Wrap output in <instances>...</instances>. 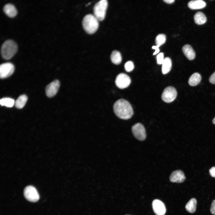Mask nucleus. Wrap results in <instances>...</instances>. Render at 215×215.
<instances>
[{"instance_id": "f257e3e1", "label": "nucleus", "mask_w": 215, "mask_h": 215, "mask_svg": "<svg viewBox=\"0 0 215 215\" xmlns=\"http://www.w3.org/2000/svg\"><path fill=\"white\" fill-rule=\"evenodd\" d=\"M114 113L119 118L128 119L131 118L133 112L132 107L127 101L120 99L116 101L113 106Z\"/></svg>"}, {"instance_id": "f03ea898", "label": "nucleus", "mask_w": 215, "mask_h": 215, "mask_svg": "<svg viewBox=\"0 0 215 215\" xmlns=\"http://www.w3.org/2000/svg\"><path fill=\"white\" fill-rule=\"evenodd\" d=\"M99 21L93 15H87L84 17L82 21V25L84 30L88 34H91L94 33L98 28Z\"/></svg>"}, {"instance_id": "7ed1b4c3", "label": "nucleus", "mask_w": 215, "mask_h": 215, "mask_svg": "<svg viewBox=\"0 0 215 215\" xmlns=\"http://www.w3.org/2000/svg\"><path fill=\"white\" fill-rule=\"evenodd\" d=\"M17 45L16 43L12 40H7L2 44L1 53L2 57L8 60L12 58L17 50Z\"/></svg>"}, {"instance_id": "20e7f679", "label": "nucleus", "mask_w": 215, "mask_h": 215, "mask_svg": "<svg viewBox=\"0 0 215 215\" xmlns=\"http://www.w3.org/2000/svg\"><path fill=\"white\" fill-rule=\"evenodd\" d=\"M108 6V2L106 0L100 1L94 5L93 15L99 21H102L104 19Z\"/></svg>"}, {"instance_id": "39448f33", "label": "nucleus", "mask_w": 215, "mask_h": 215, "mask_svg": "<svg viewBox=\"0 0 215 215\" xmlns=\"http://www.w3.org/2000/svg\"><path fill=\"white\" fill-rule=\"evenodd\" d=\"M24 194L26 199L32 202H36L39 199V196L37 190L32 186L26 187L24 190Z\"/></svg>"}, {"instance_id": "423d86ee", "label": "nucleus", "mask_w": 215, "mask_h": 215, "mask_svg": "<svg viewBox=\"0 0 215 215\" xmlns=\"http://www.w3.org/2000/svg\"><path fill=\"white\" fill-rule=\"evenodd\" d=\"M177 95V92L176 89L173 87L168 86L164 89L161 97L164 102L170 103L175 99Z\"/></svg>"}, {"instance_id": "0eeeda50", "label": "nucleus", "mask_w": 215, "mask_h": 215, "mask_svg": "<svg viewBox=\"0 0 215 215\" xmlns=\"http://www.w3.org/2000/svg\"><path fill=\"white\" fill-rule=\"evenodd\" d=\"M131 130L134 136L140 141L144 140L146 137L145 128L140 123H136L132 127Z\"/></svg>"}, {"instance_id": "6e6552de", "label": "nucleus", "mask_w": 215, "mask_h": 215, "mask_svg": "<svg viewBox=\"0 0 215 215\" xmlns=\"http://www.w3.org/2000/svg\"><path fill=\"white\" fill-rule=\"evenodd\" d=\"M115 83L117 87L122 89L127 87L131 83V79L128 75L121 73L116 77Z\"/></svg>"}, {"instance_id": "1a4fd4ad", "label": "nucleus", "mask_w": 215, "mask_h": 215, "mask_svg": "<svg viewBox=\"0 0 215 215\" xmlns=\"http://www.w3.org/2000/svg\"><path fill=\"white\" fill-rule=\"evenodd\" d=\"M15 70L14 65L10 62L1 64L0 66V77L1 79L7 78L11 76Z\"/></svg>"}, {"instance_id": "9d476101", "label": "nucleus", "mask_w": 215, "mask_h": 215, "mask_svg": "<svg viewBox=\"0 0 215 215\" xmlns=\"http://www.w3.org/2000/svg\"><path fill=\"white\" fill-rule=\"evenodd\" d=\"M60 85L59 81L56 80L52 82L46 87V93L49 97H53L57 93Z\"/></svg>"}, {"instance_id": "9b49d317", "label": "nucleus", "mask_w": 215, "mask_h": 215, "mask_svg": "<svg viewBox=\"0 0 215 215\" xmlns=\"http://www.w3.org/2000/svg\"><path fill=\"white\" fill-rule=\"evenodd\" d=\"M153 209L156 215H164L166 209L164 203L158 199L154 200L152 203Z\"/></svg>"}, {"instance_id": "f8f14e48", "label": "nucleus", "mask_w": 215, "mask_h": 215, "mask_svg": "<svg viewBox=\"0 0 215 215\" xmlns=\"http://www.w3.org/2000/svg\"><path fill=\"white\" fill-rule=\"evenodd\" d=\"M170 180L173 182L180 183L183 182L185 179L183 172L180 170L173 171L170 176Z\"/></svg>"}, {"instance_id": "ddd939ff", "label": "nucleus", "mask_w": 215, "mask_h": 215, "mask_svg": "<svg viewBox=\"0 0 215 215\" xmlns=\"http://www.w3.org/2000/svg\"><path fill=\"white\" fill-rule=\"evenodd\" d=\"M182 51L185 56L190 60L194 59L195 57V53L192 47L189 44H186L182 48Z\"/></svg>"}, {"instance_id": "4468645a", "label": "nucleus", "mask_w": 215, "mask_h": 215, "mask_svg": "<svg viewBox=\"0 0 215 215\" xmlns=\"http://www.w3.org/2000/svg\"><path fill=\"white\" fill-rule=\"evenodd\" d=\"M188 7L193 10L201 9L204 8L206 6L205 1L202 0H192L188 3Z\"/></svg>"}, {"instance_id": "2eb2a0df", "label": "nucleus", "mask_w": 215, "mask_h": 215, "mask_svg": "<svg viewBox=\"0 0 215 215\" xmlns=\"http://www.w3.org/2000/svg\"><path fill=\"white\" fill-rule=\"evenodd\" d=\"M3 10L7 16L10 17H15L17 14L16 8L14 5L10 3L6 4L4 5Z\"/></svg>"}, {"instance_id": "dca6fc26", "label": "nucleus", "mask_w": 215, "mask_h": 215, "mask_svg": "<svg viewBox=\"0 0 215 215\" xmlns=\"http://www.w3.org/2000/svg\"><path fill=\"white\" fill-rule=\"evenodd\" d=\"M172 64V61L170 58L167 57L164 59L162 64V72L163 74H166L170 71Z\"/></svg>"}, {"instance_id": "f3484780", "label": "nucleus", "mask_w": 215, "mask_h": 215, "mask_svg": "<svg viewBox=\"0 0 215 215\" xmlns=\"http://www.w3.org/2000/svg\"><path fill=\"white\" fill-rule=\"evenodd\" d=\"M195 23L198 25L205 23L207 21V18L205 14L201 12L196 13L194 16Z\"/></svg>"}, {"instance_id": "a211bd4d", "label": "nucleus", "mask_w": 215, "mask_h": 215, "mask_svg": "<svg viewBox=\"0 0 215 215\" xmlns=\"http://www.w3.org/2000/svg\"><path fill=\"white\" fill-rule=\"evenodd\" d=\"M201 75L198 73H193L189 78L188 80L189 85L192 86L198 85L201 80Z\"/></svg>"}, {"instance_id": "6ab92c4d", "label": "nucleus", "mask_w": 215, "mask_h": 215, "mask_svg": "<svg viewBox=\"0 0 215 215\" xmlns=\"http://www.w3.org/2000/svg\"><path fill=\"white\" fill-rule=\"evenodd\" d=\"M197 201L194 198L190 199L186 204L185 208L187 211L191 213H194L196 209Z\"/></svg>"}, {"instance_id": "aec40b11", "label": "nucleus", "mask_w": 215, "mask_h": 215, "mask_svg": "<svg viewBox=\"0 0 215 215\" xmlns=\"http://www.w3.org/2000/svg\"><path fill=\"white\" fill-rule=\"evenodd\" d=\"M110 59L114 64L116 65L120 64L122 61V57L120 53L117 50L113 51L110 55Z\"/></svg>"}, {"instance_id": "412c9836", "label": "nucleus", "mask_w": 215, "mask_h": 215, "mask_svg": "<svg viewBox=\"0 0 215 215\" xmlns=\"http://www.w3.org/2000/svg\"><path fill=\"white\" fill-rule=\"evenodd\" d=\"M27 100V97L25 95L19 97L15 102V105L18 109H21L25 105Z\"/></svg>"}, {"instance_id": "4be33fe9", "label": "nucleus", "mask_w": 215, "mask_h": 215, "mask_svg": "<svg viewBox=\"0 0 215 215\" xmlns=\"http://www.w3.org/2000/svg\"><path fill=\"white\" fill-rule=\"evenodd\" d=\"M15 103L14 100L10 98H3L0 100V103L1 106H5L8 107H12Z\"/></svg>"}, {"instance_id": "5701e85b", "label": "nucleus", "mask_w": 215, "mask_h": 215, "mask_svg": "<svg viewBox=\"0 0 215 215\" xmlns=\"http://www.w3.org/2000/svg\"><path fill=\"white\" fill-rule=\"evenodd\" d=\"M166 40L165 35L163 34H161L157 36L156 38V45L160 46L163 44L165 42Z\"/></svg>"}, {"instance_id": "b1692460", "label": "nucleus", "mask_w": 215, "mask_h": 215, "mask_svg": "<svg viewBox=\"0 0 215 215\" xmlns=\"http://www.w3.org/2000/svg\"><path fill=\"white\" fill-rule=\"evenodd\" d=\"M124 67L125 70L128 72L131 71L134 68V64L131 61L127 62L125 63Z\"/></svg>"}, {"instance_id": "393cba45", "label": "nucleus", "mask_w": 215, "mask_h": 215, "mask_svg": "<svg viewBox=\"0 0 215 215\" xmlns=\"http://www.w3.org/2000/svg\"><path fill=\"white\" fill-rule=\"evenodd\" d=\"M156 59L158 64H162L164 60L163 53H161L158 54L156 56Z\"/></svg>"}, {"instance_id": "a878e982", "label": "nucleus", "mask_w": 215, "mask_h": 215, "mask_svg": "<svg viewBox=\"0 0 215 215\" xmlns=\"http://www.w3.org/2000/svg\"><path fill=\"white\" fill-rule=\"evenodd\" d=\"M210 212L212 214L215 215V199L212 202Z\"/></svg>"}, {"instance_id": "bb28decb", "label": "nucleus", "mask_w": 215, "mask_h": 215, "mask_svg": "<svg viewBox=\"0 0 215 215\" xmlns=\"http://www.w3.org/2000/svg\"><path fill=\"white\" fill-rule=\"evenodd\" d=\"M210 82L212 84H215V71L211 75L209 79Z\"/></svg>"}, {"instance_id": "cd10ccee", "label": "nucleus", "mask_w": 215, "mask_h": 215, "mask_svg": "<svg viewBox=\"0 0 215 215\" xmlns=\"http://www.w3.org/2000/svg\"><path fill=\"white\" fill-rule=\"evenodd\" d=\"M211 176L213 177H215V167H212L209 170Z\"/></svg>"}, {"instance_id": "c85d7f7f", "label": "nucleus", "mask_w": 215, "mask_h": 215, "mask_svg": "<svg viewBox=\"0 0 215 215\" xmlns=\"http://www.w3.org/2000/svg\"><path fill=\"white\" fill-rule=\"evenodd\" d=\"M160 46L158 45H156V46H152V48L155 50V51L153 53V55H155L157 53H158L159 51V47Z\"/></svg>"}, {"instance_id": "c756f323", "label": "nucleus", "mask_w": 215, "mask_h": 215, "mask_svg": "<svg viewBox=\"0 0 215 215\" xmlns=\"http://www.w3.org/2000/svg\"><path fill=\"white\" fill-rule=\"evenodd\" d=\"M163 1L165 3L168 4H171L175 1L174 0H163Z\"/></svg>"}, {"instance_id": "7c9ffc66", "label": "nucleus", "mask_w": 215, "mask_h": 215, "mask_svg": "<svg viewBox=\"0 0 215 215\" xmlns=\"http://www.w3.org/2000/svg\"><path fill=\"white\" fill-rule=\"evenodd\" d=\"M213 123L215 125V117L214 118V119H213L212 120Z\"/></svg>"}, {"instance_id": "2f4dec72", "label": "nucleus", "mask_w": 215, "mask_h": 215, "mask_svg": "<svg viewBox=\"0 0 215 215\" xmlns=\"http://www.w3.org/2000/svg\"></svg>"}]
</instances>
